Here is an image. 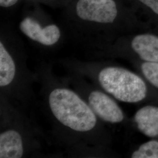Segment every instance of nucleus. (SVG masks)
I'll return each instance as SVG.
<instances>
[{"label": "nucleus", "instance_id": "f257e3e1", "mask_svg": "<svg viewBox=\"0 0 158 158\" xmlns=\"http://www.w3.org/2000/svg\"><path fill=\"white\" fill-rule=\"evenodd\" d=\"M51 111L63 125L77 132L93 130L97 124L96 114L73 91L57 88L49 96Z\"/></svg>", "mask_w": 158, "mask_h": 158}, {"label": "nucleus", "instance_id": "f03ea898", "mask_svg": "<svg viewBox=\"0 0 158 158\" xmlns=\"http://www.w3.org/2000/svg\"><path fill=\"white\" fill-rule=\"evenodd\" d=\"M98 79L102 88L120 102L138 103L148 95V87L143 77L124 68H104Z\"/></svg>", "mask_w": 158, "mask_h": 158}, {"label": "nucleus", "instance_id": "7ed1b4c3", "mask_svg": "<svg viewBox=\"0 0 158 158\" xmlns=\"http://www.w3.org/2000/svg\"><path fill=\"white\" fill-rule=\"evenodd\" d=\"M76 12L83 20L109 23L114 21L118 11L113 0H79Z\"/></svg>", "mask_w": 158, "mask_h": 158}, {"label": "nucleus", "instance_id": "20e7f679", "mask_svg": "<svg viewBox=\"0 0 158 158\" xmlns=\"http://www.w3.org/2000/svg\"><path fill=\"white\" fill-rule=\"evenodd\" d=\"M88 101L94 113L103 121L111 124H117L124 120V114L118 104L102 91H92Z\"/></svg>", "mask_w": 158, "mask_h": 158}, {"label": "nucleus", "instance_id": "39448f33", "mask_svg": "<svg viewBox=\"0 0 158 158\" xmlns=\"http://www.w3.org/2000/svg\"><path fill=\"white\" fill-rule=\"evenodd\" d=\"M19 28L29 38L44 45H53L60 37V30L56 25L52 24L42 28L36 20L29 17L20 23Z\"/></svg>", "mask_w": 158, "mask_h": 158}, {"label": "nucleus", "instance_id": "423d86ee", "mask_svg": "<svg viewBox=\"0 0 158 158\" xmlns=\"http://www.w3.org/2000/svg\"><path fill=\"white\" fill-rule=\"evenodd\" d=\"M134 122L138 131L151 138L158 137V106L147 105L135 114Z\"/></svg>", "mask_w": 158, "mask_h": 158}, {"label": "nucleus", "instance_id": "0eeeda50", "mask_svg": "<svg viewBox=\"0 0 158 158\" xmlns=\"http://www.w3.org/2000/svg\"><path fill=\"white\" fill-rule=\"evenodd\" d=\"M131 48L143 62H158V36L138 35L132 40Z\"/></svg>", "mask_w": 158, "mask_h": 158}, {"label": "nucleus", "instance_id": "6e6552de", "mask_svg": "<svg viewBox=\"0 0 158 158\" xmlns=\"http://www.w3.org/2000/svg\"><path fill=\"white\" fill-rule=\"evenodd\" d=\"M23 153L21 136L15 130H8L0 135V158H20Z\"/></svg>", "mask_w": 158, "mask_h": 158}, {"label": "nucleus", "instance_id": "1a4fd4ad", "mask_svg": "<svg viewBox=\"0 0 158 158\" xmlns=\"http://www.w3.org/2000/svg\"><path fill=\"white\" fill-rule=\"evenodd\" d=\"M15 64L11 56L6 50L3 44L0 42V86L10 85L15 77Z\"/></svg>", "mask_w": 158, "mask_h": 158}, {"label": "nucleus", "instance_id": "9d476101", "mask_svg": "<svg viewBox=\"0 0 158 158\" xmlns=\"http://www.w3.org/2000/svg\"><path fill=\"white\" fill-rule=\"evenodd\" d=\"M132 158H158V141L150 140L141 145L131 155Z\"/></svg>", "mask_w": 158, "mask_h": 158}, {"label": "nucleus", "instance_id": "9b49d317", "mask_svg": "<svg viewBox=\"0 0 158 158\" xmlns=\"http://www.w3.org/2000/svg\"><path fill=\"white\" fill-rule=\"evenodd\" d=\"M140 70L147 83L158 90V62H143Z\"/></svg>", "mask_w": 158, "mask_h": 158}, {"label": "nucleus", "instance_id": "f8f14e48", "mask_svg": "<svg viewBox=\"0 0 158 158\" xmlns=\"http://www.w3.org/2000/svg\"><path fill=\"white\" fill-rule=\"evenodd\" d=\"M158 15V0H139Z\"/></svg>", "mask_w": 158, "mask_h": 158}, {"label": "nucleus", "instance_id": "ddd939ff", "mask_svg": "<svg viewBox=\"0 0 158 158\" xmlns=\"http://www.w3.org/2000/svg\"><path fill=\"white\" fill-rule=\"evenodd\" d=\"M18 0H0V6L2 7H10L15 5Z\"/></svg>", "mask_w": 158, "mask_h": 158}]
</instances>
